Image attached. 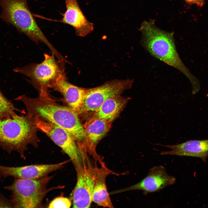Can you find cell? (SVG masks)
Listing matches in <instances>:
<instances>
[{
    "label": "cell",
    "instance_id": "cell-1",
    "mask_svg": "<svg viewBox=\"0 0 208 208\" xmlns=\"http://www.w3.org/2000/svg\"><path fill=\"white\" fill-rule=\"evenodd\" d=\"M22 102L28 112L61 127L74 138L79 147H82L85 133L79 114L68 107L56 103L50 97L32 98L25 95L16 99Z\"/></svg>",
    "mask_w": 208,
    "mask_h": 208
},
{
    "label": "cell",
    "instance_id": "cell-2",
    "mask_svg": "<svg viewBox=\"0 0 208 208\" xmlns=\"http://www.w3.org/2000/svg\"><path fill=\"white\" fill-rule=\"evenodd\" d=\"M140 30L142 34V46L152 56L179 70L190 81L192 90L200 89L198 79L185 66L177 52L172 33L160 29L154 21H144Z\"/></svg>",
    "mask_w": 208,
    "mask_h": 208
},
{
    "label": "cell",
    "instance_id": "cell-3",
    "mask_svg": "<svg viewBox=\"0 0 208 208\" xmlns=\"http://www.w3.org/2000/svg\"><path fill=\"white\" fill-rule=\"evenodd\" d=\"M40 130L34 116L28 112L25 116L17 115L14 117L0 120V146L9 154L16 151L25 159L24 153L27 146L36 148L40 141L37 135Z\"/></svg>",
    "mask_w": 208,
    "mask_h": 208
},
{
    "label": "cell",
    "instance_id": "cell-4",
    "mask_svg": "<svg viewBox=\"0 0 208 208\" xmlns=\"http://www.w3.org/2000/svg\"><path fill=\"white\" fill-rule=\"evenodd\" d=\"M0 7L2 8L0 19L14 26L35 43H44L56 57L60 56L38 26L29 8L27 0H0Z\"/></svg>",
    "mask_w": 208,
    "mask_h": 208
},
{
    "label": "cell",
    "instance_id": "cell-5",
    "mask_svg": "<svg viewBox=\"0 0 208 208\" xmlns=\"http://www.w3.org/2000/svg\"><path fill=\"white\" fill-rule=\"evenodd\" d=\"M53 177L47 175L31 179L14 178L11 185L4 187L11 192L10 201L13 207H43V200L49 192L64 187L58 186L48 188L47 185Z\"/></svg>",
    "mask_w": 208,
    "mask_h": 208
},
{
    "label": "cell",
    "instance_id": "cell-6",
    "mask_svg": "<svg viewBox=\"0 0 208 208\" xmlns=\"http://www.w3.org/2000/svg\"><path fill=\"white\" fill-rule=\"evenodd\" d=\"M44 59L40 63H32L23 67L16 68L14 72L27 77L28 81L38 90L41 96L48 95L47 90L61 75L65 74L55 55L44 53Z\"/></svg>",
    "mask_w": 208,
    "mask_h": 208
},
{
    "label": "cell",
    "instance_id": "cell-7",
    "mask_svg": "<svg viewBox=\"0 0 208 208\" xmlns=\"http://www.w3.org/2000/svg\"><path fill=\"white\" fill-rule=\"evenodd\" d=\"M37 127L45 133L70 158L75 166L84 160L85 152L80 148L73 137L63 128L38 116H35Z\"/></svg>",
    "mask_w": 208,
    "mask_h": 208
},
{
    "label": "cell",
    "instance_id": "cell-8",
    "mask_svg": "<svg viewBox=\"0 0 208 208\" xmlns=\"http://www.w3.org/2000/svg\"><path fill=\"white\" fill-rule=\"evenodd\" d=\"M133 82L132 79H114L96 87L86 88L79 114L96 112L107 99L131 88Z\"/></svg>",
    "mask_w": 208,
    "mask_h": 208
},
{
    "label": "cell",
    "instance_id": "cell-9",
    "mask_svg": "<svg viewBox=\"0 0 208 208\" xmlns=\"http://www.w3.org/2000/svg\"><path fill=\"white\" fill-rule=\"evenodd\" d=\"M75 166L77 173V182L72 194L73 207L90 208L98 168L93 167L86 161Z\"/></svg>",
    "mask_w": 208,
    "mask_h": 208
},
{
    "label": "cell",
    "instance_id": "cell-10",
    "mask_svg": "<svg viewBox=\"0 0 208 208\" xmlns=\"http://www.w3.org/2000/svg\"><path fill=\"white\" fill-rule=\"evenodd\" d=\"M175 182V178L168 174L164 166H155L150 169L146 176L140 181L123 189L122 192L141 190L146 195L159 191Z\"/></svg>",
    "mask_w": 208,
    "mask_h": 208
},
{
    "label": "cell",
    "instance_id": "cell-11",
    "mask_svg": "<svg viewBox=\"0 0 208 208\" xmlns=\"http://www.w3.org/2000/svg\"><path fill=\"white\" fill-rule=\"evenodd\" d=\"M69 160L57 164H35L20 167H8L0 165V179L12 177L22 179H36L48 175L62 168Z\"/></svg>",
    "mask_w": 208,
    "mask_h": 208
},
{
    "label": "cell",
    "instance_id": "cell-12",
    "mask_svg": "<svg viewBox=\"0 0 208 208\" xmlns=\"http://www.w3.org/2000/svg\"><path fill=\"white\" fill-rule=\"evenodd\" d=\"M65 1L66 10L62 14V18L61 20L47 19L72 26L75 30L76 35L79 37H84L91 33L94 29L93 24L86 19L77 0H65Z\"/></svg>",
    "mask_w": 208,
    "mask_h": 208
},
{
    "label": "cell",
    "instance_id": "cell-13",
    "mask_svg": "<svg viewBox=\"0 0 208 208\" xmlns=\"http://www.w3.org/2000/svg\"><path fill=\"white\" fill-rule=\"evenodd\" d=\"M111 123L94 115L87 122L84 127L85 137L82 150H87L95 156L96 155V146L109 131Z\"/></svg>",
    "mask_w": 208,
    "mask_h": 208
},
{
    "label": "cell",
    "instance_id": "cell-14",
    "mask_svg": "<svg viewBox=\"0 0 208 208\" xmlns=\"http://www.w3.org/2000/svg\"><path fill=\"white\" fill-rule=\"evenodd\" d=\"M50 88L61 93L68 107L79 114L86 88L76 86L69 82L66 74L60 76Z\"/></svg>",
    "mask_w": 208,
    "mask_h": 208
},
{
    "label": "cell",
    "instance_id": "cell-15",
    "mask_svg": "<svg viewBox=\"0 0 208 208\" xmlns=\"http://www.w3.org/2000/svg\"><path fill=\"white\" fill-rule=\"evenodd\" d=\"M157 144L171 149L169 151H162L160 153L161 155L198 157L204 162H206L208 156V139L189 140L176 145Z\"/></svg>",
    "mask_w": 208,
    "mask_h": 208
},
{
    "label": "cell",
    "instance_id": "cell-16",
    "mask_svg": "<svg viewBox=\"0 0 208 208\" xmlns=\"http://www.w3.org/2000/svg\"><path fill=\"white\" fill-rule=\"evenodd\" d=\"M110 172L103 164H102L101 168H98L92 194V201L99 206L113 208L114 207L105 183L106 177Z\"/></svg>",
    "mask_w": 208,
    "mask_h": 208
},
{
    "label": "cell",
    "instance_id": "cell-17",
    "mask_svg": "<svg viewBox=\"0 0 208 208\" xmlns=\"http://www.w3.org/2000/svg\"><path fill=\"white\" fill-rule=\"evenodd\" d=\"M129 99L120 94L111 97L105 101L95 112L94 116L111 123L119 115Z\"/></svg>",
    "mask_w": 208,
    "mask_h": 208
},
{
    "label": "cell",
    "instance_id": "cell-18",
    "mask_svg": "<svg viewBox=\"0 0 208 208\" xmlns=\"http://www.w3.org/2000/svg\"><path fill=\"white\" fill-rule=\"evenodd\" d=\"M15 111L19 110L15 107L0 90V120L14 117L17 115Z\"/></svg>",
    "mask_w": 208,
    "mask_h": 208
},
{
    "label": "cell",
    "instance_id": "cell-19",
    "mask_svg": "<svg viewBox=\"0 0 208 208\" xmlns=\"http://www.w3.org/2000/svg\"><path fill=\"white\" fill-rule=\"evenodd\" d=\"M71 205V200L67 198L60 196L54 198L49 205L48 207L70 208Z\"/></svg>",
    "mask_w": 208,
    "mask_h": 208
},
{
    "label": "cell",
    "instance_id": "cell-20",
    "mask_svg": "<svg viewBox=\"0 0 208 208\" xmlns=\"http://www.w3.org/2000/svg\"><path fill=\"white\" fill-rule=\"evenodd\" d=\"M0 207H13L10 200L5 198L0 193Z\"/></svg>",
    "mask_w": 208,
    "mask_h": 208
},
{
    "label": "cell",
    "instance_id": "cell-21",
    "mask_svg": "<svg viewBox=\"0 0 208 208\" xmlns=\"http://www.w3.org/2000/svg\"><path fill=\"white\" fill-rule=\"evenodd\" d=\"M185 2L189 4H195L198 6L202 7L206 0H185Z\"/></svg>",
    "mask_w": 208,
    "mask_h": 208
}]
</instances>
